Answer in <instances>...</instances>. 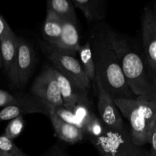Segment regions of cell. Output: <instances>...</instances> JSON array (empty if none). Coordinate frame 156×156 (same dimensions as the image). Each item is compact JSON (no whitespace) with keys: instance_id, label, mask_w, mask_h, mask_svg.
Wrapping results in <instances>:
<instances>
[{"instance_id":"15","label":"cell","mask_w":156,"mask_h":156,"mask_svg":"<svg viewBox=\"0 0 156 156\" xmlns=\"http://www.w3.org/2000/svg\"><path fill=\"white\" fill-rule=\"evenodd\" d=\"M62 19L60 17L47 9V15L43 24V37L44 41L54 47L60 37Z\"/></svg>"},{"instance_id":"21","label":"cell","mask_w":156,"mask_h":156,"mask_svg":"<svg viewBox=\"0 0 156 156\" xmlns=\"http://www.w3.org/2000/svg\"><path fill=\"white\" fill-rule=\"evenodd\" d=\"M24 127V120L23 116H18L9 120L5 129L4 135L9 140H14L22 133Z\"/></svg>"},{"instance_id":"9","label":"cell","mask_w":156,"mask_h":156,"mask_svg":"<svg viewBox=\"0 0 156 156\" xmlns=\"http://www.w3.org/2000/svg\"><path fill=\"white\" fill-rule=\"evenodd\" d=\"M98 96V111L99 118L101 120L105 129L110 130L121 131L126 129L123 117L118 108L114 102V99L102 88L98 80L94 79Z\"/></svg>"},{"instance_id":"17","label":"cell","mask_w":156,"mask_h":156,"mask_svg":"<svg viewBox=\"0 0 156 156\" xmlns=\"http://www.w3.org/2000/svg\"><path fill=\"white\" fill-rule=\"evenodd\" d=\"M47 9L54 12L62 19L77 21V15L71 0H47Z\"/></svg>"},{"instance_id":"19","label":"cell","mask_w":156,"mask_h":156,"mask_svg":"<svg viewBox=\"0 0 156 156\" xmlns=\"http://www.w3.org/2000/svg\"><path fill=\"white\" fill-rule=\"evenodd\" d=\"M84 132L88 139L99 138L105 133V127L100 118L94 114L85 124Z\"/></svg>"},{"instance_id":"13","label":"cell","mask_w":156,"mask_h":156,"mask_svg":"<svg viewBox=\"0 0 156 156\" xmlns=\"http://www.w3.org/2000/svg\"><path fill=\"white\" fill-rule=\"evenodd\" d=\"M48 110V117L54 129L55 136L61 141L74 145L80 143L85 138L84 131L71 124L66 123L57 117L50 108Z\"/></svg>"},{"instance_id":"11","label":"cell","mask_w":156,"mask_h":156,"mask_svg":"<svg viewBox=\"0 0 156 156\" xmlns=\"http://www.w3.org/2000/svg\"><path fill=\"white\" fill-rule=\"evenodd\" d=\"M30 114H42L48 117V110L41 101L30 94H27L21 103L5 107L0 111V122L11 120L18 116Z\"/></svg>"},{"instance_id":"27","label":"cell","mask_w":156,"mask_h":156,"mask_svg":"<svg viewBox=\"0 0 156 156\" xmlns=\"http://www.w3.org/2000/svg\"><path fill=\"white\" fill-rule=\"evenodd\" d=\"M15 34L4 17L0 15V41Z\"/></svg>"},{"instance_id":"22","label":"cell","mask_w":156,"mask_h":156,"mask_svg":"<svg viewBox=\"0 0 156 156\" xmlns=\"http://www.w3.org/2000/svg\"><path fill=\"white\" fill-rule=\"evenodd\" d=\"M0 149L10 156H28L4 134L0 136Z\"/></svg>"},{"instance_id":"10","label":"cell","mask_w":156,"mask_h":156,"mask_svg":"<svg viewBox=\"0 0 156 156\" xmlns=\"http://www.w3.org/2000/svg\"><path fill=\"white\" fill-rule=\"evenodd\" d=\"M55 74L59 84L64 108L72 111L78 104H82L91 108V101L88 95V91L78 86L76 83L65 77L56 69Z\"/></svg>"},{"instance_id":"14","label":"cell","mask_w":156,"mask_h":156,"mask_svg":"<svg viewBox=\"0 0 156 156\" xmlns=\"http://www.w3.org/2000/svg\"><path fill=\"white\" fill-rule=\"evenodd\" d=\"M82 11L88 22H98L106 17L108 0H71Z\"/></svg>"},{"instance_id":"20","label":"cell","mask_w":156,"mask_h":156,"mask_svg":"<svg viewBox=\"0 0 156 156\" xmlns=\"http://www.w3.org/2000/svg\"><path fill=\"white\" fill-rule=\"evenodd\" d=\"M46 107H47V108H50V109L54 112V114H56L59 118H60L61 120H63L64 122L69 123V124L73 125V126H76V127L79 128V129L84 131L85 123H84L82 120H79V118H77L72 111L64 108L63 106L56 107V108H52V107L50 106Z\"/></svg>"},{"instance_id":"30","label":"cell","mask_w":156,"mask_h":156,"mask_svg":"<svg viewBox=\"0 0 156 156\" xmlns=\"http://www.w3.org/2000/svg\"><path fill=\"white\" fill-rule=\"evenodd\" d=\"M102 156H108V155H102Z\"/></svg>"},{"instance_id":"12","label":"cell","mask_w":156,"mask_h":156,"mask_svg":"<svg viewBox=\"0 0 156 156\" xmlns=\"http://www.w3.org/2000/svg\"><path fill=\"white\" fill-rule=\"evenodd\" d=\"M80 46L77 21L62 19L60 37L53 47L64 53L76 56Z\"/></svg>"},{"instance_id":"25","label":"cell","mask_w":156,"mask_h":156,"mask_svg":"<svg viewBox=\"0 0 156 156\" xmlns=\"http://www.w3.org/2000/svg\"><path fill=\"white\" fill-rule=\"evenodd\" d=\"M147 144L150 146V156H156V121L152 123L147 136Z\"/></svg>"},{"instance_id":"23","label":"cell","mask_w":156,"mask_h":156,"mask_svg":"<svg viewBox=\"0 0 156 156\" xmlns=\"http://www.w3.org/2000/svg\"><path fill=\"white\" fill-rule=\"evenodd\" d=\"M27 94H12L5 90L0 89V107H7L21 103L24 100Z\"/></svg>"},{"instance_id":"3","label":"cell","mask_w":156,"mask_h":156,"mask_svg":"<svg viewBox=\"0 0 156 156\" xmlns=\"http://www.w3.org/2000/svg\"><path fill=\"white\" fill-rule=\"evenodd\" d=\"M114 102L121 115L129 122V134L133 143L143 147L147 144L149 129L156 121V98H114Z\"/></svg>"},{"instance_id":"18","label":"cell","mask_w":156,"mask_h":156,"mask_svg":"<svg viewBox=\"0 0 156 156\" xmlns=\"http://www.w3.org/2000/svg\"><path fill=\"white\" fill-rule=\"evenodd\" d=\"M77 54L79 56V62L83 69L85 76L92 84L95 78V70H94V63L93 61L91 44L88 40L85 44L80 46Z\"/></svg>"},{"instance_id":"29","label":"cell","mask_w":156,"mask_h":156,"mask_svg":"<svg viewBox=\"0 0 156 156\" xmlns=\"http://www.w3.org/2000/svg\"><path fill=\"white\" fill-rule=\"evenodd\" d=\"M2 68V58H1V53H0V69Z\"/></svg>"},{"instance_id":"6","label":"cell","mask_w":156,"mask_h":156,"mask_svg":"<svg viewBox=\"0 0 156 156\" xmlns=\"http://www.w3.org/2000/svg\"><path fill=\"white\" fill-rule=\"evenodd\" d=\"M142 44L145 62L152 79L156 82V5L155 1L143 9L141 23Z\"/></svg>"},{"instance_id":"4","label":"cell","mask_w":156,"mask_h":156,"mask_svg":"<svg viewBox=\"0 0 156 156\" xmlns=\"http://www.w3.org/2000/svg\"><path fill=\"white\" fill-rule=\"evenodd\" d=\"M88 140L101 156H150L149 151L134 144L126 128L121 131L105 129L102 136Z\"/></svg>"},{"instance_id":"26","label":"cell","mask_w":156,"mask_h":156,"mask_svg":"<svg viewBox=\"0 0 156 156\" xmlns=\"http://www.w3.org/2000/svg\"><path fill=\"white\" fill-rule=\"evenodd\" d=\"M41 156H71L67 152V151L59 143H55L54 145L49 148Z\"/></svg>"},{"instance_id":"5","label":"cell","mask_w":156,"mask_h":156,"mask_svg":"<svg viewBox=\"0 0 156 156\" xmlns=\"http://www.w3.org/2000/svg\"><path fill=\"white\" fill-rule=\"evenodd\" d=\"M39 46L46 57L57 71L76 83L78 86L89 91L91 82L85 76L79 59L52 47L46 41H39Z\"/></svg>"},{"instance_id":"1","label":"cell","mask_w":156,"mask_h":156,"mask_svg":"<svg viewBox=\"0 0 156 156\" xmlns=\"http://www.w3.org/2000/svg\"><path fill=\"white\" fill-rule=\"evenodd\" d=\"M91 44L95 78L109 95L114 98H135L122 73L120 62L105 30L96 26L88 37Z\"/></svg>"},{"instance_id":"28","label":"cell","mask_w":156,"mask_h":156,"mask_svg":"<svg viewBox=\"0 0 156 156\" xmlns=\"http://www.w3.org/2000/svg\"><path fill=\"white\" fill-rule=\"evenodd\" d=\"M0 156H10V155H9L8 154H6L5 152H4L3 151H2L1 149H0Z\"/></svg>"},{"instance_id":"16","label":"cell","mask_w":156,"mask_h":156,"mask_svg":"<svg viewBox=\"0 0 156 156\" xmlns=\"http://www.w3.org/2000/svg\"><path fill=\"white\" fill-rule=\"evenodd\" d=\"M18 49V36L13 34L0 41V53H1L2 68L7 75L12 69L15 62Z\"/></svg>"},{"instance_id":"7","label":"cell","mask_w":156,"mask_h":156,"mask_svg":"<svg viewBox=\"0 0 156 156\" xmlns=\"http://www.w3.org/2000/svg\"><path fill=\"white\" fill-rule=\"evenodd\" d=\"M36 64V53L30 42L18 37L17 54L12 69L8 74L12 85L24 88L31 77Z\"/></svg>"},{"instance_id":"24","label":"cell","mask_w":156,"mask_h":156,"mask_svg":"<svg viewBox=\"0 0 156 156\" xmlns=\"http://www.w3.org/2000/svg\"><path fill=\"white\" fill-rule=\"evenodd\" d=\"M73 114L76 115L77 118L82 120L84 123H86L87 121L94 114L91 110V107L87 105H82V104H78L72 110Z\"/></svg>"},{"instance_id":"2","label":"cell","mask_w":156,"mask_h":156,"mask_svg":"<svg viewBox=\"0 0 156 156\" xmlns=\"http://www.w3.org/2000/svg\"><path fill=\"white\" fill-rule=\"evenodd\" d=\"M105 33L120 62L127 86L136 98H156V82L152 79L143 53L132 41L105 25Z\"/></svg>"},{"instance_id":"8","label":"cell","mask_w":156,"mask_h":156,"mask_svg":"<svg viewBox=\"0 0 156 156\" xmlns=\"http://www.w3.org/2000/svg\"><path fill=\"white\" fill-rule=\"evenodd\" d=\"M30 94L41 101L46 106L52 108L63 106L55 69L53 66L44 67L32 83Z\"/></svg>"}]
</instances>
